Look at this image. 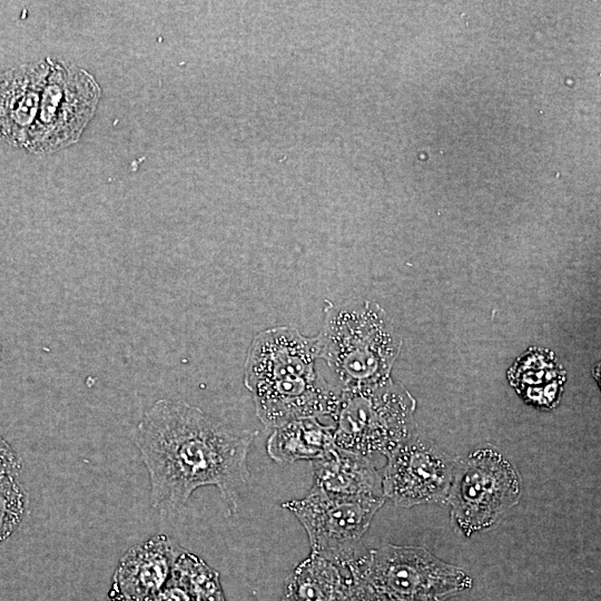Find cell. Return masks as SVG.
I'll list each match as a JSON object with an SVG mask.
<instances>
[{
    "instance_id": "9c48e42d",
    "label": "cell",
    "mask_w": 601,
    "mask_h": 601,
    "mask_svg": "<svg viewBox=\"0 0 601 601\" xmlns=\"http://www.w3.org/2000/svg\"><path fill=\"white\" fill-rule=\"evenodd\" d=\"M386 459L385 499L402 508L446 499L455 462L436 445L413 435Z\"/></svg>"
},
{
    "instance_id": "ac0fdd59",
    "label": "cell",
    "mask_w": 601,
    "mask_h": 601,
    "mask_svg": "<svg viewBox=\"0 0 601 601\" xmlns=\"http://www.w3.org/2000/svg\"><path fill=\"white\" fill-rule=\"evenodd\" d=\"M150 601H195V599L184 584L171 577Z\"/></svg>"
},
{
    "instance_id": "5b68a950",
    "label": "cell",
    "mask_w": 601,
    "mask_h": 601,
    "mask_svg": "<svg viewBox=\"0 0 601 601\" xmlns=\"http://www.w3.org/2000/svg\"><path fill=\"white\" fill-rule=\"evenodd\" d=\"M520 494L515 469L501 452L484 446L455 462L446 500L455 525L469 536L495 524Z\"/></svg>"
},
{
    "instance_id": "e0dca14e",
    "label": "cell",
    "mask_w": 601,
    "mask_h": 601,
    "mask_svg": "<svg viewBox=\"0 0 601 601\" xmlns=\"http://www.w3.org/2000/svg\"><path fill=\"white\" fill-rule=\"evenodd\" d=\"M27 496L14 476H0V543L8 540L21 524Z\"/></svg>"
},
{
    "instance_id": "30bf717a",
    "label": "cell",
    "mask_w": 601,
    "mask_h": 601,
    "mask_svg": "<svg viewBox=\"0 0 601 601\" xmlns=\"http://www.w3.org/2000/svg\"><path fill=\"white\" fill-rule=\"evenodd\" d=\"M370 553L333 559L311 552L287 575L282 601H347L365 584Z\"/></svg>"
},
{
    "instance_id": "52a82bcc",
    "label": "cell",
    "mask_w": 601,
    "mask_h": 601,
    "mask_svg": "<svg viewBox=\"0 0 601 601\" xmlns=\"http://www.w3.org/2000/svg\"><path fill=\"white\" fill-rule=\"evenodd\" d=\"M100 88L86 70L51 62L24 148L52 152L76 142L95 114Z\"/></svg>"
},
{
    "instance_id": "4fadbf2b",
    "label": "cell",
    "mask_w": 601,
    "mask_h": 601,
    "mask_svg": "<svg viewBox=\"0 0 601 601\" xmlns=\"http://www.w3.org/2000/svg\"><path fill=\"white\" fill-rule=\"evenodd\" d=\"M312 470L313 490L339 496H384L382 475L370 457L335 446L313 461Z\"/></svg>"
},
{
    "instance_id": "44dd1931",
    "label": "cell",
    "mask_w": 601,
    "mask_h": 601,
    "mask_svg": "<svg viewBox=\"0 0 601 601\" xmlns=\"http://www.w3.org/2000/svg\"><path fill=\"white\" fill-rule=\"evenodd\" d=\"M107 601H129V600L125 599L119 593H117L116 591L110 589L109 593H108V600Z\"/></svg>"
},
{
    "instance_id": "277c9868",
    "label": "cell",
    "mask_w": 601,
    "mask_h": 601,
    "mask_svg": "<svg viewBox=\"0 0 601 601\" xmlns=\"http://www.w3.org/2000/svg\"><path fill=\"white\" fill-rule=\"evenodd\" d=\"M415 400L392 377L358 388L341 390L333 420L338 449L371 459L387 457L414 435Z\"/></svg>"
},
{
    "instance_id": "9a60e30c",
    "label": "cell",
    "mask_w": 601,
    "mask_h": 601,
    "mask_svg": "<svg viewBox=\"0 0 601 601\" xmlns=\"http://www.w3.org/2000/svg\"><path fill=\"white\" fill-rule=\"evenodd\" d=\"M335 446L334 426L319 423L317 417H305L275 427L266 451L273 461L290 464L323 459Z\"/></svg>"
},
{
    "instance_id": "6da1fadb",
    "label": "cell",
    "mask_w": 601,
    "mask_h": 601,
    "mask_svg": "<svg viewBox=\"0 0 601 601\" xmlns=\"http://www.w3.org/2000/svg\"><path fill=\"white\" fill-rule=\"evenodd\" d=\"M254 436L186 402L157 401L135 432L152 506L177 511L197 489L214 485L235 512L249 479L247 456Z\"/></svg>"
},
{
    "instance_id": "7c38bea8",
    "label": "cell",
    "mask_w": 601,
    "mask_h": 601,
    "mask_svg": "<svg viewBox=\"0 0 601 601\" xmlns=\"http://www.w3.org/2000/svg\"><path fill=\"white\" fill-rule=\"evenodd\" d=\"M181 550L165 534L132 546L119 560L110 589L129 601H150L171 578Z\"/></svg>"
},
{
    "instance_id": "5bb4252c",
    "label": "cell",
    "mask_w": 601,
    "mask_h": 601,
    "mask_svg": "<svg viewBox=\"0 0 601 601\" xmlns=\"http://www.w3.org/2000/svg\"><path fill=\"white\" fill-rule=\"evenodd\" d=\"M506 376L524 402L542 410H551L559 404L566 380L565 371L553 352L540 347H530L520 355Z\"/></svg>"
},
{
    "instance_id": "8fae6325",
    "label": "cell",
    "mask_w": 601,
    "mask_h": 601,
    "mask_svg": "<svg viewBox=\"0 0 601 601\" xmlns=\"http://www.w3.org/2000/svg\"><path fill=\"white\" fill-rule=\"evenodd\" d=\"M51 59L0 72V139L24 148L38 117Z\"/></svg>"
},
{
    "instance_id": "8992f818",
    "label": "cell",
    "mask_w": 601,
    "mask_h": 601,
    "mask_svg": "<svg viewBox=\"0 0 601 601\" xmlns=\"http://www.w3.org/2000/svg\"><path fill=\"white\" fill-rule=\"evenodd\" d=\"M365 584L395 601H446L472 588V578L421 546L371 550Z\"/></svg>"
},
{
    "instance_id": "ffe728a7",
    "label": "cell",
    "mask_w": 601,
    "mask_h": 601,
    "mask_svg": "<svg viewBox=\"0 0 601 601\" xmlns=\"http://www.w3.org/2000/svg\"><path fill=\"white\" fill-rule=\"evenodd\" d=\"M347 601H395V600L364 584Z\"/></svg>"
},
{
    "instance_id": "7a4b0ae2",
    "label": "cell",
    "mask_w": 601,
    "mask_h": 601,
    "mask_svg": "<svg viewBox=\"0 0 601 601\" xmlns=\"http://www.w3.org/2000/svg\"><path fill=\"white\" fill-rule=\"evenodd\" d=\"M316 359V337H306L294 327L277 326L254 337L244 383L265 426L275 428L305 417H333L341 390L318 373Z\"/></svg>"
},
{
    "instance_id": "2e32d148",
    "label": "cell",
    "mask_w": 601,
    "mask_h": 601,
    "mask_svg": "<svg viewBox=\"0 0 601 601\" xmlns=\"http://www.w3.org/2000/svg\"><path fill=\"white\" fill-rule=\"evenodd\" d=\"M171 577L188 589L195 601H226L218 572L187 550L177 556Z\"/></svg>"
},
{
    "instance_id": "d6986e66",
    "label": "cell",
    "mask_w": 601,
    "mask_h": 601,
    "mask_svg": "<svg viewBox=\"0 0 601 601\" xmlns=\"http://www.w3.org/2000/svg\"><path fill=\"white\" fill-rule=\"evenodd\" d=\"M21 460L6 440L0 436V476L17 475L21 470Z\"/></svg>"
},
{
    "instance_id": "ba28073f",
    "label": "cell",
    "mask_w": 601,
    "mask_h": 601,
    "mask_svg": "<svg viewBox=\"0 0 601 601\" xmlns=\"http://www.w3.org/2000/svg\"><path fill=\"white\" fill-rule=\"evenodd\" d=\"M384 502V496H339L312 489L303 499L282 503V508L303 525L312 553L348 559L364 550L359 540Z\"/></svg>"
},
{
    "instance_id": "3957f363",
    "label": "cell",
    "mask_w": 601,
    "mask_h": 601,
    "mask_svg": "<svg viewBox=\"0 0 601 601\" xmlns=\"http://www.w3.org/2000/svg\"><path fill=\"white\" fill-rule=\"evenodd\" d=\"M316 336L318 358L337 378L339 390L358 388L391 377L402 339L384 309L370 300L325 309Z\"/></svg>"
}]
</instances>
